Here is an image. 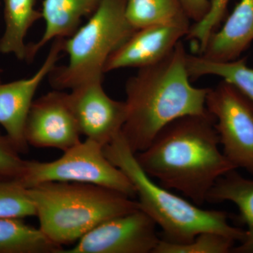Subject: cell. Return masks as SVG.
Segmentation results:
<instances>
[{
	"instance_id": "cell-1",
	"label": "cell",
	"mask_w": 253,
	"mask_h": 253,
	"mask_svg": "<svg viewBox=\"0 0 253 253\" xmlns=\"http://www.w3.org/2000/svg\"><path fill=\"white\" fill-rule=\"evenodd\" d=\"M214 124L208 111L177 118L160 131L147 149L135 154L136 161L160 185L182 193L201 207L217 179L236 169L219 150Z\"/></svg>"
},
{
	"instance_id": "cell-2",
	"label": "cell",
	"mask_w": 253,
	"mask_h": 253,
	"mask_svg": "<svg viewBox=\"0 0 253 253\" xmlns=\"http://www.w3.org/2000/svg\"><path fill=\"white\" fill-rule=\"evenodd\" d=\"M184 44L153 66L139 68L126 81V118L123 136L134 154L144 151L160 131L174 120L204 115L209 88L191 83Z\"/></svg>"
},
{
	"instance_id": "cell-3",
	"label": "cell",
	"mask_w": 253,
	"mask_h": 253,
	"mask_svg": "<svg viewBox=\"0 0 253 253\" xmlns=\"http://www.w3.org/2000/svg\"><path fill=\"white\" fill-rule=\"evenodd\" d=\"M105 156L130 180L139 209L162 229L163 241L186 244L201 233L212 231L241 242L246 231L229 224L227 213L209 211L176 196L153 181L140 167L122 133L104 146Z\"/></svg>"
},
{
	"instance_id": "cell-4",
	"label": "cell",
	"mask_w": 253,
	"mask_h": 253,
	"mask_svg": "<svg viewBox=\"0 0 253 253\" xmlns=\"http://www.w3.org/2000/svg\"><path fill=\"white\" fill-rule=\"evenodd\" d=\"M40 229L55 244L77 242L101 223L139 209L115 190L86 183L47 181L28 188Z\"/></svg>"
},
{
	"instance_id": "cell-5",
	"label": "cell",
	"mask_w": 253,
	"mask_h": 253,
	"mask_svg": "<svg viewBox=\"0 0 253 253\" xmlns=\"http://www.w3.org/2000/svg\"><path fill=\"white\" fill-rule=\"evenodd\" d=\"M127 0H101L88 22L64 40L67 65L55 66L48 78L54 89H73L103 81L106 61L136 31L126 16Z\"/></svg>"
},
{
	"instance_id": "cell-6",
	"label": "cell",
	"mask_w": 253,
	"mask_h": 253,
	"mask_svg": "<svg viewBox=\"0 0 253 253\" xmlns=\"http://www.w3.org/2000/svg\"><path fill=\"white\" fill-rule=\"evenodd\" d=\"M47 181H73L104 186L134 199L136 191L130 180L105 156L104 146L86 139L63 151L51 162L26 161L24 172L18 181L26 189Z\"/></svg>"
},
{
	"instance_id": "cell-7",
	"label": "cell",
	"mask_w": 253,
	"mask_h": 253,
	"mask_svg": "<svg viewBox=\"0 0 253 253\" xmlns=\"http://www.w3.org/2000/svg\"><path fill=\"white\" fill-rule=\"evenodd\" d=\"M206 109L215 119L222 152L231 164L253 175V101L222 81L209 88Z\"/></svg>"
},
{
	"instance_id": "cell-8",
	"label": "cell",
	"mask_w": 253,
	"mask_h": 253,
	"mask_svg": "<svg viewBox=\"0 0 253 253\" xmlns=\"http://www.w3.org/2000/svg\"><path fill=\"white\" fill-rule=\"evenodd\" d=\"M156 226L138 209L101 223L61 253H153L161 240Z\"/></svg>"
},
{
	"instance_id": "cell-9",
	"label": "cell",
	"mask_w": 253,
	"mask_h": 253,
	"mask_svg": "<svg viewBox=\"0 0 253 253\" xmlns=\"http://www.w3.org/2000/svg\"><path fill=\"white\" fill-rule=\"evenodd\" d=\"M102 82H89L71 89L67 100L81 135L104 146L122 131L126 105L110 97Z\"/></svg>"
},
{
	"instance_id": "cell-10",
	"label": "cell",
	"mask_w": 253,
	"mask_h": 253,
	"mask_svg": "<svg viewBox=\"0 0 253 253\" xmlns=\"http://www.w3.org/2000/svg\"><path fill=\"white\" fill-rule=\"evenodd\" d=\"M29 146L66 151L81 142V132L68 105L67 93L55 89L34 100L26 118Z\"/></svg>"
},
{
	"instance_id": "cell-11",
	"label": "cell",
	"mask_w": 253,
	"mask_h": 253,
	"mask_svg": "<svg viewBox=\"0 0 253 253\" xmlns=\"http://www.w3.org/2000/svg\"><path fill=\"white\" fill-rule=\"evenodd\" d=\"M64 40L53 41L44 62L31 77L7 83H1L0 79V125L21 154L27 153L29 146L25 138V125L35 94L56 66L63 52ZM1 71L0 69V74Z\"/></svg>"
},
{
	"instance_id": "cell-12",
	"label": "cell",
	"mask_w": 253,
	"mask_h": 253,
	"mask_svg": "<svg viewBox=\"0 0 253 253\" xmlns=\"http://www.w3.org/2000/svg\"><path fill=\"white\" fill-rule=\"evenodd\" d=\"M189 21L155 25L136 30L109 56L104 73L126 68H145L164 59L183 37Z\"/></svg>"
},
{
	"instance_id": "cell-13",
	"label": "cell",
	"mask_w": 253,
	"mask_h": 253,
	"mask_svg": "<svg viewBox=\"0 0 253 253\" xmlns=\"http://www.w3.org/2000/svg\"><path fill=\"white\" fill-rule=\"evenodd\" d=\"M253 42V0H240L220 30L210 37L199 54L218 61L239 59Z\"/></svg>"
},
{
	"instance_id": "cell-14",
	"label": "cell",
	"mask_w": 253,
	"mask_h": 253,
	"mask_svg": "<svg viewBox=\"0 0 253 253\" xmlns=\"http://www.w3.org/2000/svg\"><path fill=\"white\" fill-rule=\"evenodd\" d=\"M101 0H44L42 18L45 29L41 39L27 44V61H33L43 46L59 38H69L79 28L82 18L91 16Z\"/></svg>"
},
{
	"instance_id": "cell-15",
	"label": "cell",
	"mask_w": 253,
	"mask_h": 253,
	"mask_svg": "<svg viewBox=\"0 0 253 253\" xmlns=\"http://www.w3.org/2000/svg\"><path fill=\"white\" fill-rule=\"evenodd\" d=\"M206 201L221 203L231 201L237 206L240 218L247 226L246 236L232 252L253 253V180L236 172L229 171L219 177L208 193Z\"/></svg>"
},
{
	"instance_id": "cell-16",
	"label": "cell",
	"mask_w": 253,
	"mask_h": 253,
	"mask_svg": "<svg viewBox=\"0 0 253 253\" xmlns=\"http://www.w3.org/2000/svg\"><path fill=\"white\" fill-rule=\"evenodd\" d=\"M37 0H3L4 32L0 38V53L13 54L18 60H26L28 31L42 18L36 9Z\"/></svg>"
},
{
	"instance_id": "cell-17",
	"label": "cell",
	"mask_w": 253,
	"mask_h": 253,
	"mask_svg": "<svg viewBox=\"0 0 253 253\" xmlns=\"http://www.w3.org/2000/svg\"><path fill=\"white\" fill-rule=\"evenodd\" d=\"M63 250L21 218H0V253H61Z\"/></svg>"
},
{
	"instance_id": "cell-18",
	"label": "cell",
	"mask_w": 253,
	"mask_h": 253,
	"mask_svg": "<svg viewBox=\"0 0 253 253\" xmlns=\"http://www.w3.org/2000/svg\"><path fill=\"white\" fill-rule=\"evenodd\" d=\"M186 68L191 79L215 76L236 86L253 101V68L247 65L246 57L230 61H218L201 55L188 54Z\"/></svg>"
},
{
	"instance_id": "cell-19",
	"label": "cell",
	"mask_w": 253,
	"mask_h": 253,
	"mask_svg": "<svg viewBox=\"0 0 253 253\" xmlns=\"http://www.w3.org/2000/svg\"><path fill=\"white\" fill-rule=\"evenodd\" d=\"M126 16L135 30L190 20L179 0H127Z\"/></svg>"
},
{
	"instance_id": "cell-20",
	"label": "cell",
	"mask_w": 253,
	"mask_h": 253,
	"mask_svg": "<svg viewBox=\"0 0 253 253\" xmlns=\"http://www.w3.org/2000/svg\"><path fill=\"white\" fill-rule=\"evenodd\" d=\"M236 241L212 231L201 233L186 244L160 240L153 253H227L232 252Z\"/></svg>"
},
{
	"instance_id": "cell-21",
	"label": "cell",
	"mask_w": 253,
	"mask_h": 253,
	"mask_svg": "<svg viewBox=\"0 0 253 253\" xmlns=\"http://www.w3.org/2000/svg\"><path fill=\"white\" fill-rule=\"evenodd\" d=\"M29 191L17 181L0 180V218L36 217Z\"/></svg>"
},
{
	"instance_id": "cell-22",
	"label": "cell",
	"mask_w": 253,
	"mask_h": 253,
	"mask_svg": "<svg viewBox=\"0 0 253 253\" xmlns=\"http://www.w3.org/2000/svg\"><path fill=\"white\" fill-rule=\"evenodd\" d=\"M21 154L6 134L0 132V180L18 181L21 179L26 161Z\"/></svg>"
},
{
	"instance_id": "cell-23",
	"label": "cell",
	"mask_w": 253,
	"mask_h": 253,
	"mask_svg": "<svg viewBox=\"0 0 253 253\" xmlns=\"http://www.w3.org/2000/svg\"><path fill=\"white\" fill-rule=\"evenodd\" d=\"M230 0H211V5L208 12L202 19L198 21V25L194 28L190 27L187 36L190 39H199L200 51L203 49L206 42L211 35L214 33V28L220 23L227 10L228 4Z\"/></svg>"
},
{
	"instance_id": "cell-24",
	"label": "cell",
	"mask_w": 253,
	"mask_h": 253,
	"mask_svg": "<svg viewBox=\"0 0 253 253\" xmlns=\"http://www.w3.org/2000/svg\"><path fill=\"white\" fill-rule=\"evenodd\" d=\"M189 19L198 22L208 12L211 5L209 0H179Z\"/></svg>"
}]
</instances>
